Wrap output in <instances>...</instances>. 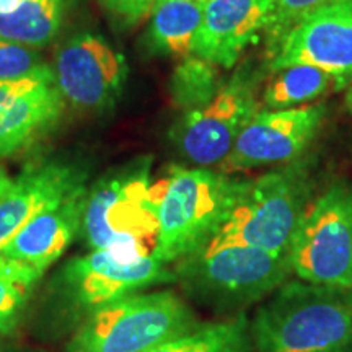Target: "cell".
<instances>
[{
  "mask_svg": "<svg viewBox=\"0 0 352 352\" xmlns=\"http://www.w3.org/2000/svg\"><path fill=\"white\" fill-rule=\"evenodd\" d=\"M250 328L254 352H352V290L289 280Z\"/></svg>",
  "mask_w": 352,
  "mask_h": 352,
  "instance_id": "cell-1",
  "label": "cell"
},
{
  "mask_svg": "<svg viewBox=\"0 0 352 352\" xmlns=\"http://www.w3.org/2000/svg\"><path fill=\"white\" fill-rule=\"evenodd\" d=\"M245 179L208 168H173L155 183L158 232L152 256L168 264L191 256L217 235Z\"/></svg>",
  "mask_w": 352,
  "mask_h": 352,
  "instance_id": "cell-2",
  "label": "cell"
},
{
  "mask_svg": "<svg viewBox=\"0 0 352 352\" xmlns=\"http://www.w3.org/2000/svg\"><path fill=\"white\" fill-rule=\"evenodd\" d=\"M310 191V178L300 165L245 179L227 220L206 246L245 245L289 254Z\"/></svg>",
  "mask_w": 352,
  "mask_h": 352,
  "instance_id": "cell-3",
  "label": "cell"
},
{
  "mask_svg": "<svg viewBox=\"0 0 352 352\" xmlns=\"http://www.w3.org/2000/svg\"><path fill=\"white\" fill-rule=\"evenodd\" d=\"M199 324L191 308L171 290L131 294L94 308L67 352H148Z\"/></svg>",
  "mask_w": 352,
  "mask_h": 352,
  "instance_id": "cell-4",
  "label": "cell"
},
{
  "mask_svg": "<svg viewBox=\"0 0 352 352\" xmlns=\"http://www.w3.org/2000/svg\"><path fill=\"white\" fill-rule=\"evenodd\" d=\"M158 192L148 182V166L118 171L87 195L82 230L94 250H114L126 256L153 253L157 241Z\"/></svg>",
  "mask_w": 352,
  "mask_h": 352,
  "instance_id": "cell-5",
  "label": "cell"
},
{
  "mask_svg": "<svg viewBox=\"0 0 352 352\" xmlns=\"http://www.w3.org/2000/svg\"><path fill=\"white\" fill-rule=\"evenodd\" d=\"M179 276L192 290L223 308L264 300L290 274L289 254L245 245L206 246L182 259Z\"/></svg>",
  "mask_w": 352,
  "mask_h": 352,
  "instance_id": "cell-6",
  "label": "cell"
},
{
  "mask_svg": "<svg viewBox=\"0 0 352 352\" xmlns=\"http://www.w3.org/2000/svg\"><path fill=\"white\" fill-rule=\"evenodd\" d=\"M289 263L305 283L352 290V188L333 184L310 201L289 248Z\"/></svg>",
  "mask_w": 352,
  "mask_h": 352,
  "instance_id": "cell-7",
  "label": "cell"
},
{
  "mask_svg": "<svg viewBox=\"0 0 352 352\" xmlns=\"http://www.w3.org/2000/svg\"><path fill=\"white\" fill-rule=\"evenodd\" d=\"M256 87L258 78L248 69H241L223 82L208 104L184 114L175 142L186 160L199 168L226 162L240 132L259 111Z\"/></svg>",
  "mask_w": 352,
  "mask_h": 352,
  "instance_id": "cell-8",
  "label": "cell"
},
{
  "mask_svg": "<svg viewBox=\"0 0 352 352\" xmlns=\"http://www.w3.org/2000/svg\"><path fill=\"white\" fill-rule=\"evenodd\" d=\"M327 111L324 104L258 111L220 166L226 171H239L297 160L314 142Z\"/></svg>",
  "mask_w": 352,
  "mask_h": 352,
  "instance_id": "cell-9",
  "label": "cell"
},
{
  "mask_svg": "<svg viewBox=\"0 0 352 352\" xmlns=\"http://www.w3.org/2000/svg\"><path fill=\"white\" fill-rule=\"evenodd\" d=\"M60 95L74 108L96 111L114 104L124 85V59L100 34H74L59 47L54 67Z\"/></svg>",
  "mask_w": 352,
  "mask_h": 352,
  "instance_id": "cell-10",
  "label": "cell"
},
{
  "mask_svg": "<svg viewBox=\"0 0 352 352\" xmlns=\"http://www.w3.org/2000/svg\"><path fill=\"white\" fill-rule=\"evenodd\" d=\"M308 64L336 78L340 90L352 82V0L333 3L294 26L270 54V69Z\"/></svg>",
  "mask_w": 352,
  "mask_h": 352,
  "instance_id": "cell-11",
  "label": "cell"
},
{
  "mask_svg": "<svg viewBox=\"0 0 352 352\" xmlns=\"http://www.w3.org/2000/svg\"><path fill=\"white\" fill-rule=\"evenodd\" d=\"M171 279L166 264L152 254L132 258L114 250H94L72 259L64 271L70 297L91 310Z\"/></svg>",
  "mask_w": 352,
  "mask_h": 352,
  "instance_id": "cell-12",
  "label": "cell"
},
{
  "mask_svg": "<svg viewBox=\"0 0 352 352\" xmlns=\"http://www.w3.org/2000/svg\"><path fill=\"white\" fill-rule=\"evenodd\" d=\"M64 98L50 65L0 80V157L23 151L59 120Z\"/></svg>",
  "mask_w": 352,
  "mask_h": 352,
  "instance_id": "cell-13",
  "label": "cell"
},
{
  "mask_svg": "<svg viewBox=\"0 0 352 352\" xmlns=\"http://www.w3.org/2000/svg\"><path fill=\"white\" fill-rule=\"evenodd\" d=\"M272 0H209L192 54L219 67L236 64L248 44L266 28Z\"/></svg>",
  "mask_w": 352,
  "mask_h": 352,
  "instance_id": "cell-14",
  "label": "cell"
},
{
  "mask_svg": "<svg viewBox=\"0 0 352 352\" xmlns=\"http://www.w3.org/2000/svg\"><path fill=\"white\" fill-rule=\"evenodd\" d=\"M85 201V186L82 184L67 196L51 202L20 228L0 256L46 271L65 252L82 228Z\"/></svg>",
  "mask_w": 352,
  "mask_h": 352,
  "instance_id": "cell-15",
  "label": "cell"
},
{
  "mask_svg": "<svg viewBox=\"0 0 352 352\" xmlns=\"http://www.w3.org/2000/svg\"><path fill=\"white\" fill-rule=\"evenodd\" d=\"M82 184L78 170L59 162L32 166L13 179L0 197V253L33 215Z\"/></svg>",
  "mask_w": 352,
  "mask_h": 352,
  "instance_id": "cell-16",
  "label": "cell"
},
{
  "mask_svg": "<svg viewBox=\"0 0 352 352\" xmlns=\"http://www.w3.org/2000/svg\"><path fill=\"white\" fill-rule=\"evenodd\" d=\"M72 0H0V36L41 50L63 28Z\"/></svg>",
  "mask_w": 352,
  "mask_h": 352,
  "instance_id": "cell-17",
  "label": "cell"
},
{
  "mask_svg": "<svg viewBox=\"0 0 352 352\" xmlns=\"http://www.w3.org/2000/svg\"><path fill=\"white\" fill-rule=\"evenodd\" d=\"M202 13L201 0H157L147 32L151 50L155 54L186 59L192 54Z\"/></svg>",
  "mask_w": 352,
  "mask_h": 352,
  "instance_id": "cell-18",
  "label": "cell"
},
{
  "mask_svg": "<svg viewBox=\"0 0 352 352\" xmlns=\"http://www.w3.org/2000/svg\"><path fill=\"white\" fill-rule=\"evenodd\" d=\"M340 90L336 78L328 72L308 64L287 65L274 70L264 87L263 103L267 109H290L305 107L329 88Z\"/></svg>",
  "mask_w": 352,
  "mask_h": 352,
  "instance_id": "cell-19",
  "label": "cell"
},
{
  "mask_svg": "<svg viewBox=\"0 0 352 352\" xmlns=\"http://www.w3.org/2000/svg\"><path fill=\"white\" fill-rule=\"evenodd\" d=\"M250 324L245 315L199 324L148 352H254Z\"/></svg>",
  "mask_w": 352,
  "mask_h": 352,
  "instance_id": "cell-20",
  "label": "cell"
},
{
  "mask_svg": "<svg viewBox=\"0 0 352 352\" xmlns=\"http://www.w3.org/2000/svg\"><path fill=\"white\" fill-rule=\"evenodd\" d=\"M222 85L219 65L197 56H189L176 67L170 90L175 103L191 111L208 104Z\"/></svg>",
  "mask_w": 352,
  "mask_h": 352,
  "instance_id": "cell-21",
  "label": "cell"
},
{
  "mask_svg": "<svg viewBox=\"0 0 352 352\" xmlns=\"http://www.w3.org/2000/svg\"><path fill=\"white\" fill-rule=\"evenodd\" d=\"M43 272L32 264L0 256V331L15 323Z\"/></svg>",
  "mask_w": 352,
  "mask_h": 352,
  "instance_id": "cell-22",
  "label": "cell"
},
{
  "mask_svg": "<svg viewBox=\"0 0 352 352\" xmlns=\"http://www.w3.org/2000/svg\"><path fill=\"white\" fill-rule=\"evenodd\" d=\"M340 2L344 0H272L270 20L264 28L267 38V56L276 50L280 39L303 19L321 8Z\"/></svg>",
  "mask_w": 352,
  "mask_h": 352,
  "instance_id": "cell-23",
  "label": "cell"
},
{
  "mask_svg": "<svg viewBox=\"0 0 352 352\" xmlns=\"http://www.w3.org/2000/svg\"><path fill=\"white\" fill-rule=\"evenodd\" d=\"M38 50L0 36V80H13L44 67Z\"/></svg>",
  "mask_w": 352,
  "mask_h": 352,
  "instance_id": "cell-24",
  "label": "cell"
},
{
  "mask_svg": "<svg viewBox=\"0 0 352 352\" xmlns=\"http://www.w3.org/2000/svg\"><path fill=\"white\" fill-rule=\"evenodd\" d=\"M107 10L124 26H135L152 15L157 0H101Z\"/></svg>",
  "mask_w": 352,
  "mask_h": 352,
  "instance_id": "cell-25",
  "label": "cell"
},
{
  "mask_svg": "<svg viewBox=\"0 0 352 352\" xmlns=\"http://www.w3.org/2000/svg\"><path fill=\"white\" fill-rule=\"evenodd\" d=\"M12 184H13V179L7 175V171L0 166V197L6 195L8 189L12 188Z\"/></svg>",
  "mask_w": 352,
  "mask_h": 352,
  "instance_id": "cell-26",
  "label": "cell"
},
{
  "mask_svg": "<svg viewBox=\"0 0 352 352\" xmlns=\"http://www.w3.org/2000/svg\"><path fill=\"white\" fill-rule=\"evenodd\" d=\"M346 107L349 109V113L352 114V82L349 83V88H347L346 94Z\"/></svg>",
  "mask_w": 352,
  "mask_h": 352,
  "instance_id": "cell-27",
  "label": "cell"
},
{
  "mask_svg": "<svg viewBox=\"0 0 352 352\" xmlns=\"http://www.w3.org/2000/svg\"><path fill=\"white\" fill-rule=\"evenodd\" d=\"M201 2H202V3H206V2H209V0H201Z\"/></svg>",
  "mask_w": 352,
  "mask_h": 352,
  "instance_id": "cell-28",
  "label": "cell"
}]
</instances>
